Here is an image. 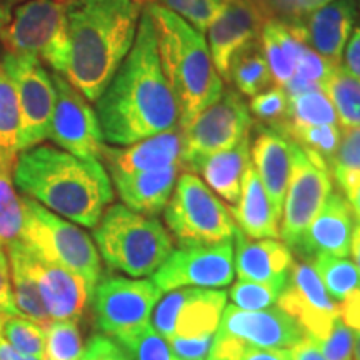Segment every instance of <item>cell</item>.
Masks as SVG:
<instances>
[{
	"label": "cell",
	"instance_id": "15",
	"mask_svg": "<svg viewBox=\"0 0 360 360\" xmlns=\"http://www.w3.org/2000/svg\"><path fill=\"white\" fill-rule=\"evenodd\" d=\"M227 305V292L202 287L170 290L152 312V327L165 339L215 334Z\"/></svg>",
	"mask_w": 360,
	"mask_h": 360
},
{
	"label": "cell",
	"instance_id": "50",
	"mask_svg": "<svg viewBox=\"0 0 360 360\" xmlns=\"http://www.w3.org/2000/svg\"><path fill=\"white\" fill-rule=\"evenodd\" d=\"M335 182L339 184L342 195L347 199L354 217L360 222V174L344 175V177L337 179Z\"/></svg>",
	"mask_w": 360,
	"mask_h": 360
},
{
	"label": "cell",
	"instance_id": "3",
	"mask_svg": "<svg viewBox=\"0 0 360 360\" xmlns=\"http://www.w3.org/2000/svg\"><path fill=\"white\" fill-rule=\"evenodd\" d=\"M13 184L22 195L90 229L114 200L112 180L101 160L80 159L42 143L17 154Z\"/></svg>",
	"mask_w": 360,
	"mask_h": 360
},
{
	"label": "cell",
	"instance_id": "17",
	"mask_svg": "<svg viewBox=\"0 0 360 360\" xmlns=\"http://www.w3.org/2000/svg\"><path fill=\"white\" fill-rule=\"evenodd\" d=\"M278 307L294 317L305 334L321 340L339 317V304L328 292L310 262H294L289 282L278 297Z\"/></svg>",
	"mask_w": 360,
	"mask_h": 360
},
{
	"label": "cell",
	"instance_id": "8",
	"mask_svg": "<svg viewBox=\"0 0 360 360\" xmlns=\"http://www.w3.org/2000/svg\"><path fill=\"white\" fill-rule=\"evenodd\" d=\"M164 220L180 247L231 242L237 225L231 210L195 174L179 175L164 209Z\"/></svg>",
	"mask_w": 360,
	"mask_h": 360
},
{
	"label": "cell",
	"instance_id": "56",
	"mask_svg": "<svg viewBox=\"0 0 360 360\" xmlns=\"http://www.w3.org/2000/svg\"><path fill=\"white\" fill-rule=\"evenodd\" d=\"M354 360H360V330L354 339Z\"/></svg>",
	"mask_w": 360,
	"mask_h": 360
},
{
	"label": "cell",
	"instance_id": "23",
	"mask_svg": "<svg viewBox=\"0 0 360 360\" xmlns=\"http://www.w3.org/2000/svg\"><path fill=\"white\" fill-rule=\"evenodd\" d=\"M233 237V269L238 281L287 285L294 265V255L289 247L277 238L255 240L238 229Z\"/></svg>",
	"mask_w": 360,
	"mask_h": 360
},
{
	"label": "cell",
	"instance_id": "24",
	"mask_svg": "<svg viewBox=\"0 0 360 360\" xmlns=\"http://www.w3.org/2000/svg\"><path fill=\"white\" fill-rule=\"evenodd\" d=\"M182 155V132L175 127L132 146H103L102 160L110 174H137L179 164Z\"/></svg>",
	"mask_w": 360,
	"mask_h": 360
},
{
	"label": "cell",
	"instance_id": "58",
	"mask_svg": "<svg viewBox=\"0 0 360 360\" xmlns=\"http://www.w3.org/2000/svg\"><path fill=\"white\" fill-rule=\"evenodd\" d=\"M139 2H142V0H139Z\"/></svg>",
	"mask_w": 360,
	"mask_h": 360
},
{
	"label": "cell",
	"instance_id": "39",
	"mask_svg": "<svg viewBox=\"0 0 360 360\" xmlns=\"http://www.w3.org/2000/svg\"><path fill=\"white\" fill-rule=\"evenodd\" d=\"M154 4L167 8L204 34L222 12L225 0H154Z\"/></svg>",
	"mask_w": 360,
	"mask_h": 360
},
{
	"label": "cell",
	"instance_id": "2",
	"mask_svg": "<svg viewBox=\"0 0 360 360\" xmlns=\"http://www.w3.org/2000/svg\"><path fill=\"white\" fill-rule=\"evenodd\" d=\"M69 58L64 77L97 102L132 49L142 7L139 0H64Z\"/></svg>",
	"mask_w": 360,
	"mask_h": 360
},
{
	"label": "cell",
	"instance_id": "10",
	"mask_svg": "<svg viewBox=\"0 0 360 360\" xmlns=\"http://www.w3.org/2000/svg\"><path fill=\"white\" fill-rule=\"evenodd\" d=\"M252 115L249 105L233 89H224L214 103L200 112L182 132L180 164L188 172L193 162L236 147L250 135Z\"/></svg>",
	"mask_w": 360,
	"mask_h": 360
},
{
	"label": "cell",
	"instance_id": "53",
	"mask_svg": "<svg viewBox=\"0 0 360 360\" xmlns=\"http://www.w3.org/2000/svg\"><path fill=\"white\" fill-rule=\"evenodd\" d=\"M238 360H292L287 349H262L247 344Z\"/></svg>",
	"mask_w": 360,
	"mask_h": 360
},
{
	"label": "cell",
	"instance_id": "49",
	"mask_svg": "<svg viewBox=\"0 0 360 360\" xmlns=\"http://www.w3.org/2000/svg\"><path fill=\"white\" fill-rule=\"evenodd\" d=\"M342 60H344L342 69L347 70L350 75L360 80V27H355L352 34H350L349 42L344 49Z\"/></svg>",
	"mask_w": 360,
	"mask_h": 360
},
{
	"label": "cell",
	"instance_id": "48",
	"mask_svg": "<svg viewBox=\"0 0 360 360\" xmlns=\"http://www.w3.org/2000/svg\"><path fill=\"white\" fill-rule=\"evenodd\" d=\"M19 314L13 304L11 264H8L6 247H0V315Z\"/></svg>",
	"mask_w": 360,
	"mask_h": 360
},
{
	"label": "cell",
	"instance_id": "14",
	"mask_svg": "<svg viewBox=\"0 0 360 360\" xmlns=\"http://www.w3.org/2000/svg\"><path fill=\"white\" fill-rule=\"evenodd\" d=\"M6 250L15 254L34 278L52 321H79L82 317L92 302L94 283L69 269L40 259L22 238L11 242Z\"/></svg>",
	"mask_w": 360,
	"mask_h": 360
},
{
	"label": "cell",
	"instance_id": "47",
	"mask_svg": "<svg viewBox=\"0 0 360 360\" xmlns=\"http://www.w3.org/2000/svg\"><path fill=\"white\" fill-rule=\"evenodd\" d=\"M79 360H132L109 335H94L84 347Z\"/></svg>",
	"mask_w": 360,
	"mask_h": 360
},
{
	"label": "cell",
	"instance_id": "32",
	"mask_svg": "<svg viewBox=\"0 0 360 360\" xmlns=\"http://www.w3.org/2000/svg\"><path fill=\"white\" fill-rule=\"evenodd\" d=\"M312 265L321 277L328 295L334 302H342L345 297L360 289V274L354 262L345 257L334 255H319L312 260Z\"/></svg>",
	"mask_w": 360,
	"mask_h": 360
},
{
	"label": "cell",
	"instance_id": "36",
	"mask_svg": "<svg viewBox=\"0 0 360 360\" xmlns=\"http://www.w3.org/2000/svg\"><path fill=\"white\" fill-rule=\"evenodd\" d=\"M0 335L20 354L44 359L45 327L20 314L0 315Z\"/></svg>",
	"mask_w": 360,
	"mask_h": 360
},
{
	"label": "cell",
	"instance_id": "45",
	"mask_svg": "<svg viewBox=\"0 0 360 360\" xmlns=\"http://www.w3.org/2000/svg\"><path fill=\"white\" fill-rule=\"evenodd\" d=\"M335 64L317 53L312 47L305 45V49L300 53L295 62V77L305 80V82L317 85L322 89V85L335 69Z\"/></svg>",
	"mask_w": 360,
	"mask_h": 360
},
{
	"label": "cell",
	"instance_id": "25",
	"mask_svg": "<svg viewBox=\"0 0 360 360\" xmlns=\"http://www.w3.org/2000/svg\"><path fill=\"white\" fill-rule=\"evenodd\" d=\"M184 172L182 164L137 174H110L120 200L134 212L157 217L172 195L175 182Z\"/></svg>",
	"mask_w": 360,
	"mask_h": 360
},
{
	"label": "cell",
	"instance_id": "19",
	"mask_svg": "<svg viewBox=\"0 0 360 360\" xmlns=\"http://www.w3.org/2000/svg\"><path fill=\"white\" fill-rule=\"evenodd\" d=\"M217 334L232 335L262 349H289L305 335L300 323L278 307L242 310L225 305Z\"/></svg>",
	"mask_w": 360,
	"mask_h": 360
},
{
	"label": "cell",
	"instance_id": "54",
	"mask_svg": "<svg viewBox=\"0 0 360 360\" xmlns=\"http://www.w3.org/2000/svg\"><path fill=\"white\" fill-rule=\"evenodd\" d=\"M350 254H352L354 264L360 274V222L354 224L352 238H350Z\"/></svg>",
	"mask_w": 360,
	"mask_h": 360
},
{
	"label": "cell",
	"instance_id": "35",
	"mask_svg": "<svg viewBox=\"0 0 360 360\" xmlns=\"http://www.w3.org/2000/svg\"><path fill=\"white\" fill-rule=\"evenodd\" d=\"M277 130L285 134L299 147L321 155L327 165L339 148L342 139L339 125H299L283 122Z\"/></svg>",
	"mask_w": 360,
	"mask_h": 360
},
{
	"label": "cell",
	"instance_id": "5",
	"mask_svg": "<svg viewBox=\"0 0 360 360\" xmlns=\"http://www.w3.org/2000/svg\"><path fill=\"white\" fill-rule=\"evenodd\" d=\"M94 240L107 267L135 278L154 276L174 252V238L159 219L134 212L124 204L103 212Z\"/></svg>",
	"mask_w": 360,
	"mask_h": 360
},
{
	"label": "cell",
	"instance_id": "51",
	"mask_svg": "<svg viewBox=\"0 0 360 360\" xmlns=\"http://www.w3.org/2000/svg\"><path fill=\"white\" fill-rule=\"evenodd\" d=\"M339 317L352 330H360V289L339 302Z\"/></svg>",
	"mask_w": 360,
	"mask_h": 360
},
{
	"label": "cell",
	"instance_id": "9",
	"mask_svg": "<svg viewBox=\"0 0 360 360\" xmlns=\"http://www.w3.org/2000/svg\"><path fill=\"white\" fill-rule=\"evenodd\" d=\"M4 69L13 85L19 109L17 154L40 146L49 139L56 105V87L52 72L34 56L2 52Z\"/></svg>",
	"mask_w": 360,
	"mask_h": 360
},
{
	"label": "cell",
	"instance_id": "55",
	"mask_svg": "<svg viewBox=\"0 0 360 360\" xmlns=\"http://www.w3.org/2000/svg\"><path fill=\"white\" fill-rule=\"evenodd\" d=\"M240 2L249 4V6L257 8L265 19L270 20V6H272V0H240Z\"/></svg>",
	"mask_w": 360,
	"mask_h": 360
},
{
	"label": "cell",
	"instance_id": "26",
	"mask_svg": "<svg viewBox=\"0 0 360 360\" xmlns=\"http://www.w3.org/2000/svg\"><path fill=\"white\" fill-rule=\"evenodd\" d=\"M250 165V135L236 147L193 162L188 172L200 174L205 186L227 204L236 205Z\"/></svg>",
	"mask_w": 360,
	"mask_h": 360
},
{
	"label": "cell",
	"instance_id": "37",
	"mask_svg": "<svg viewBox=\"0 0 360 360\" xmlns=\"http://www.w3.org/2000/svg\"><path fill=\"white\" fill-rule=\"evenodd\" d=\"M79 321H52L45 327L44 360H79L84 352Z\"/></svg>",
	"mask_w": 360,
	"mask_h": 360
},
{
	"label": "cell",
	"instance_id": "7",
	"mask_svg": "<svg viewBox=\"0 0 360 360\" xmlns=\"http://www.w3.org/2000/svg\"><path fill=\"white\" fill-rule=\"evenodd\" d=\"M20 199L24 207L20 238L25 245L40 259L69 269L96 285L102 276V264L90 236L70 220L45 209L39 202L25 195Z\"/></svg>",
	"mask_w": 360,
	"mask_h": 360
},
{
	"label": "cell",
	"instance_id": "20",
	"mask_svg": "<svg viewBox=\"0 0 360 360\" xmlns=\"http://www.w3.org/2000/svg\"><path fill=\"white\" fill-rule=\"evenodd\" d=\"M354 231V214L347 199L340 192H332L305 229L292 254L310 262L319 255L347 257Z\"/></svg>",
	"mask_w": 360,
	"mask_h": 360
},
{
	"label": "cell",
	"instance_id": "34",
	"mask_svg": "<svg viewBox=\"0 0 360 360\" xmlns=\"http://www.w3.org/2000/svg\"><path fill=\"white\" fill-rule=\"evenodd\" d=\"M132 360H182L174 354L169 340L162 337L150 323L114 337Z\"/></svg>",
	"mask_w": 360,
	"mask_h": 360
},
{
	"label": "cell",
	"instance_id": "40",
	"mask_svg": "<svg viewBox=\"0 0 360 360\" xmlns=\"http://www.w3.org/2000/svg\"><path fill=\"white\" fill-rule=\"evenodd\" d=\"M285 289L282 283H259L249 281H238L231 287L232 302L242 310H264L269 309L278 300Z\"/></svg>",
	"mask_w": 360,
	"mask_h": 360
},
{
	"label": "cell",
	"instance_id": "30",
	"mask_svg": "<svg viewBox=\"0 0 360 360\" xmlns=\"http://www.w3.org/2000/svg\"><path fill=\"white\" fill-rule=\"evenodd\" d=\"M322 90L330 98L337 119L344 129L360 127V80L337 65Z\"/></svg>",
	"mask_w": 360,
	"mask_h": 360
},
{
	"label": "cell",
	"instance_id": "21",
	"mask_svg": "<svg viewBox=\"0 0 360 360\" xmlns=\"http://www.w3.org/2000/svg\"><path fill=\"white\" fill-rule=\"evenodd\" d=\"M357 19L355 0H332L304 19L302 24L289 25L309 47L332 64L340 65L344 49Z\"/></svg>",
	"mask_w": 360,
	"mask_h": 360
},
{
	"label": "cell",
	"instance_id": "11",
	"mask_svg": "<svg viewBox=\"0 0 360 360\" xmlns=\"http://www.w3.org/2000/svg\"><path fill=\"white\" fill-rule=\"evenodd\" d=\"M332 188L334 182L327 162L315 152L294 143L290 179L278 224L281 238L290 250L295 249L305 229L334 192Z\"/></svg>",
	"mask_w": 360,
	"mask_h": 360
},
{
	"label": "cell",
	"instance_id": "1",
	"mask_svg": "<svg viewBox=\"0 0 360 360\" xmlns=\"http://www.w3.org/2000/svg\"><path fill=\"white\" fill-rule=\"evenodd\" d=\"M96 103L103 141L115 147L179 127V103L162 70L147 8L141 13L129 56Z\"/></svg>",
	"mask_w": 360,
	"mask_h": 360
},
{
	"label": "cell",
	"instance_id": "33",
	"mask_svg": "<svg viewBox=\"0 0 360 360\" xmlns=\"http://www.w3.org/2000/svg\"><path fill=\"white\" fill-rule=\"evenodd\" d=\"M287 97H289V109H287L285 122L299 125H339L334 105L322 89H312Z\"/></svg>",
	"mask_w": 360,
	"mask_h": 360
},
{
	"label": "cell",
	"instance_id": "12",
	"mask_svg": "<svg viewBox=\"0 0 360 360\" xmlns=\"http://www.w3.org/2000/svg\"><path fill=\"white\" fill-rule=\"evenodd\" d=\"M162 290L152 281L101 276L92 295L96 323L102 334L117 337L150 321Z\"/></svg>",
	"mask_w": 360,
	"mask_h": 360
},
{
	"label": "cell",
	"instance_id": "46",
	"mask_svg": "<svg viewBox=\"0 0 360 360\" xmlns=\"http://www.w3.org/2000/svg\"><path fill=\"white\" fill-rule=\"evenodd\" d=\"M215 334H205L200 337H174L169 339L174 354L182 360H207L212 347Z\"/></svg>",
	"mask_w": 360,
	"mask_h": 360
},
{
	"label": "cell",
	"instance_id": "44",
	"mask_svg": "<svg viewBox=\"0 0 360 360\" xmlns=\"http://www.w3.org/2000/svg\"><path fill=\"white\" fill-rule=\"evenodd\" d=\"M330 2L332 0H272L270 20H278L285 25H299L305 17Z\"/></svg>",
	"mask_w": 360,
	"mask_h": 360
},
{
	"label": "cell",
	"instance_id": "57",
	"mask_svg": "<svg viewBox=\"0 0 360 360\" xmlns=\"http://www.w3.org/2000/svg\"><path fill=\"white\" fill-rule=\"evenodd\" d=\"M13 2H17V0H0V8L11 6V4H13Z\"/></svg>",
	"mask_w": 360,
	"mask_h": 360
},
{
	"label": "cell",
	"instance_id": "41",
	"mask_svg": "<svg viewBox=\"0 0 360 360\" xmlns=\"http://www.w3.org/2000/svg\"><path fill=\"white\" fill-rule=\"evenodd\" d=\"M289 97L281 85H270L257 96L250 97L249 110L267 127L278 129L285 122Z\"/></svg>",
	"mask_w": 360,
	"mask_h": 360
},
{
	"label": "cell",
	"instance_id": "22",
	"mask_svg": "<svg viewBox=\"0 0 360 360\" xmlns=\"http://www.w3.org/2000/svg\"><path fill=\"white\" fill-rule=\"evenodd\" d=\"M294 142L281 130L259 125L250 142V162L267 192L277 217L281 219L283 199L289 186Z\"/></svg>",
	"mask_w": 360,
	"mask_h": 360
},
{
	"label": "cell",
	"instance_id": "18",
	"mask_svg": "<svg viewBox=\"0 0 360 360\" xmlns=\"http://www.w3.org/2000/svg\"><path fill=\"white\" fill-rule=\"evenodd\" d=\"M267 19L249 4L240 0H225L222 12L210 24L209 51L222 80L229 82L232 60L245 49L260 42L264 24Z\"/></svg>",
	"mask_w": 360,
	"mask_h": 360
},
{
	"label": "cell",
	"instance_id": "52",
	"mask_svg": "<svg viewBox=\"0 0 360 360\" xmlns=\"http://www.w3.org/2000/svg\"><path fill=\"white\" fill-rule=\"evenodd\" d=\"M292 360H326L317 340L305 334L299 342L290 347Z\"/></svg>",
	"mask_w": 360,
	"mask_h": 360
},
{
	"label": "cell",
	"instance_id": "4",
	"mask_svg": "<svg viewBox=\"0 0 360 360\" xmlns=\"http://www.w3.org/2000/svg\"><path fill=\"white\" fill-rule=\"evenodd\" d=\"M162 70L179 103L184 129L224 92V80L210 57L204 34L167 8L148 4Z\"/></svg>",
	"mask_w": 360,
	"mask_h": 360
},
{
	"label": "cell",
	"instance_id": "29",
	"mask_svg": "<svg viewBox=\"0 0 360 360\" xmlns=\"http://www.w3.org/2000/svg\"><path fill=\"white\" fill-rule=\"evenodd\" d=\"M233 82L240 96L254 97L272 85V74L265 60L260 42L242 51L232 60L229 82Z\"/></svg>",
	"mask_w": 360,
	"mask_h": 360
},
{
	"label": "cell",
	"instance_id": "27",
	"mask_svg": "<svg viewBox=\"0 0 360 360\" xmlns=\"http://www.w3.org/2000/svg\"><path fill=\"white\" fill-rule=\"evenodd\" d=\"M229 210L237 229L245 236L252 238H281L278 217L252 162L245 172L240 197Z\"/></svg>",
	"mask_w": 360,
	"mask_h": 360
},
{
	"label": "cell",
	"instance_id": "28",
	"mask_svg": "<svg viewBox=\"0 0 360 360\" xmlns=\"http://www.w3.org/2000/svg\"><path fill=\"white\" fill-rule=\"evenodd\" d=\"M17 157L0 152V247L20 238L24 207L13 187V165Z\"/></svg>",
	"mask_w": 360,
	"mask_h": 360
},
{
	"label": "cell",
	"instance_id": "42",
	"mask_svg": "<svg viewBox=\"0 0 360 360\" xmlns=\"http://www.w3.org/2000/svg\"><path fill=\"white\" fill-rule=\"evenodd\" d=\"M328 170L335 180L350 174H360V127L345 129L339 148L328 162Z\"/></svg>",
	"mask_w": 360,
	"mask_h": 360
},
{
	"label": "cell",
	"instance_id": "13",
	"mask_svg": "<svg viewBox=\"0 0 360 360\" xmlns=\"http://www.w3.org/2000/svg\"><path fill=\"white\" fill-rule=\"evenodd\" d=\"M52 80L56 87V105L49 139L62 150L80 159L102 160L105 141L97 112L64 75L52 72Z\"/></svg>",
	"mask_w": 360,
	"mask_h": 360
},
{
	"label": "cell",
	"instance_id": "31",
	"mask_svg": "<svg viewBox=\"0 0 360 360\" xmlns=\"http://www.w3.org/2000/svg\"><path fill=\"white\" fill-rule=\"evenodd\" d=\"M8 264H11V281H12V297L17 312L30 321L47 327L52 322L45 304L40 297V292L35 285L34 278L27 272L24 264L12 252H7Z\"/></svg>",
	"mask_w": 360,
	"mask_h": 360
},
{
	"label": "cell",
	"instance_id": "38",
	"mask_svg": "<svg viewBox=\"0 0 360 360\" xmlns=\"http://www.w3.org/2000/svg\"><path fill=\"white\" fill-rule=\"evenodd\" d=\"M19 109L13 85L0 60V152L17 157Z\"/></svg>",
	"mask_w": 360,
	"mask_h": 360
},
{
	"label": "cell",
	"instance_id": "6",
	"mask_svg": "<svg viewBox=\"0 0 360 360\" xmlns=\"http://www.w3.org/2000/svg\"><path fill=\"white\" fill-rule=\"evenodd\" d=\"M4 52L34 56L64 75L69 58L64 0H17L0 8Z\"/></svg>",
	"mask_w": 360,
	"mask_h": 360
},
{
	"label": "cell",
	"instance_id": "16",
	"mask_svg": "<svg viewBox=\"0 0 360 360\" xmlns=\"http://www.w3.org/2000/svg\"><path fill=\"white\" fill-rule=\"evenodd\" d=\"M233 281V247L231 242L215 245L180 247L169 255L152 276L162 292L184 287L220 289Z\"/></svg>",
	"mask_w": 360,
	"mask_h": 360
},
{
	"label": "cell",
	"instance_id": "43",
	"mask_svg": "<svg viewBox=\"0 0 360 360\" xmlns=\"http://www.w3.org/2000/svg\"><path fill=\"white\" fill-rule=\"evenodd\" d=\"M326 360H354V332L337 317L330 330L317 340Z\"/></svg>",
	"mask_w": 360,
	"mask_h": 360
}]
</instances>
